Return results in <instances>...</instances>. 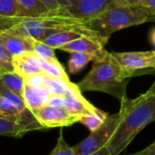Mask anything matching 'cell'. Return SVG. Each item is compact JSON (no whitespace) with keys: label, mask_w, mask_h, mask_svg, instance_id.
I'll return each instance as SVG.
<instances>
[{"label":"cell","mask_w":155,"mask_h":155,"mask_svg":"<svg viewBox=\"0 0 155 155\" xmlns=\"http://www.w3.org/2000/svg\"><path fill=\"white\" fill-rule=\"evenodd\" d=\"M121 118L106 147L110 155H119L149 124L155 121V95L144 93L121 102Z\"/></svg>","instance_id":"cell-1"},{"label":"cell","mask_w":155,"mask_h":155,"mask_svg":"<svg viewBox=\"0 0 155 155\" xmlns=\"http://www.w3.org/2000/svg\"><path fill=\"white\" fill-rule=\"evenodd\" d=\"M130 81L125 70L107 52L101 58L94 60L90 72L77 84L81 92H102L116 98L120 103L126 95Z\"/></svg>","instance_id":"cell-2"},{"label":"cell","mask_w":155,"mask_h":155,"mask_svg":"<svg viewBox=\"0 0 155 155\" xmlns=\"http://www.w3.org/2000/svg\"><path fill=\"white\" fill-rule=\"evenodd\" d=\"M149 21H153L152 16L143 9L123 0H114L102 12L84 22V25L107 43L114 33Z\"/></svg>","instance_id":"cell-3"},{"label":"cell","mask_w":155,"mask_h":155,"mask_svg":"<svg viewBox=\"0 0 155 155\" xmlns=\"http://www.w3.org/2000/svg\"><path fill=\"white\" fill-rule=\"evenodd\" d=\"M83 24L74 18L64 15L57 9L56 11H50L43 16L25 18L8 30L42 41L47 35L59 31L64 26Z\"/></svg>","instance_id":"cell-4"},{"label":"cell","mask_w":155,"mask_h":155,"mask_svg":"<svg viewBox=\"0 0 155 155\" xmlns=\"http://www.w3.org/2000/svg\"><path fill=\"white\" fill-rule=\"evenodd\" d=\"M111 54L130 78L155 74V50Z\"/></svg>","instance_id":"cell-5"},{"label":"cell","mask_w":155,"mask_h":155,"mask_svg":"<svg viewBox=\"0 0 155 155\" xmlns=\"http://www.w3.org/2000/svg\"><path fill=\"white\" fill-rule=\"evenodd\" d=\"M121 118L120 112L108 115L100 128L91 132L90 135L74 147V155H92L106 146L114 133Z\"/></svg>","instance_id":"cell-6"},{"label":"cell","mask_w":155,"mask_h":155,"mask_svg":"<svg viewBox=\"0 0 155 155\" xmlns=\"http://www.w3.org/2000/svg\"><path fill=\"white\" fill-rule=\"evenodd\" d=\"M58 10L82 23L93 18L114 0H57Z\"/></svg>","instance_id":"cell-7"},{"label":"cell","mask_w":155,"mask_h":155,"mask_svg":"<svg viewBox=\"0 0 155 155\" xmlns=\"http://www.w3.org/2000/svg\"><path fill=\"white\" fill-rule=\"evenodd\" d=\"M37 122L46 130L50 128H63L78 123L81 116L73 114L66 110L53 107L51 105H44L33 112Z\"/></svg>","instance_id":"cell-8"},{"label":"cell","mask_w":155,"mask_h":155,"mask_svg":"<svg viewBox=\"0 0 155 155\" xmlns=\"http://www.w3.org/2000/svg\"><path fill=\"white\" fill-rule=\"evenodd\" d=\"M82 36L91 37V38L100 41L104 45H106V42L104 40H103L101 37H99L92 30L86 28L84 25V24L64 26L62 29H60L59 31L47 35L45 38H44L42 40V42H44L47 45L53 47L54 49H58L59 47H61L75 39H78Z\"/></svg>","instance_id":"cell-9"},{"label":"cell","mask_w":155,"mask_h":155,"mask_svg":"<svg viewBox=\"0 0 155 155\" xmlns=\"http://www.w3.org/2000/svg\"><path fill=\"white\" fill-rule=\"evenodd\" d=\"M47 104L53 107L66 110L67 112L81 117L84 115L100 114L104 113L100 109L94 106L91 103H89L83 96V94L68 96L50 95Z\"/></svg>","instance_id":"cell-10"},{"label":"cell","mask_w":155,"mask_h":155,"mask_svg":"<svg viewBox=\"0 0 155 155\" xmlns=\"http://www.w3.org/2000/svg\"><path fill=\"white\" fill-rule=\"evenodd\" d=\"M64 52L73 53V52H81L84 54H91L94 57V59L101 58L106 54L107 51L104 49V45L100 41L87 37L82 36L78 39H75L61 47L58 48Z\"/></svg>","instance_id":"cell-11"},{"label":"cell","mask_w":155,"mask_h":155,"mask_svg":"<svg viewBox=\"0 0 155 155\" xmlns=\"http://www.w3.org/2000/svg\"><path fill=\"white\" fill-rule=\"evenodd\" d=\"M0 42L12 56L33 52V37L19 35L10 30L0 34Z\"/></svg>","instance_id":"cell-12"},{"label":"cell","mask_w":155,"mask_h":155,"mask_svg":"<svg viewBox=\"0 0 155 155\" xmlns=\"http://www.w3.org/2000/svg\"><path fill=\"white\" fill-rule=\"evenodd\" d=\"M43 88H45L50 95L68 96L82 94L77 84H73L70 80L53 78L45 76Z\"/></svg>","instance_id":"cell-13"},{"label":"cell","mask_w":155,"mask_h":155,"mask_svg":"<svg viewBox=\"0 0 155 155\" xmlns=\"http://www.w3.org/2000/svg\"><path fill=\"white\" fill-rule=\"evenodd\" d=\"M50 94L43 87H35L25 83L23 99L26 107L33 113L48 104Z\"/></svg>","instance_id":"cell-14"},{"label":"cell","mask_w":155,"mask_h":155,"mask_svg":"<svg viewBox=\"0 0 155 155\" xmlns=\"http://www.w3.org/2000/svg\"><path fill=\"white\" fill-rule=\"evenodd\" d=\"M13 67L14 72L25 79L34 75H45L44 72L38 66H36V64L31 59L29 53L13 56Z\"/></svg>","instance_id":"cell-15"},{"label":"cell","mask_w":155,"mask_h":155,"mask_svg":"<svg viewBox=\"0 0 155 155\" xmlns=\"http://www.w3.org/2000/svg\"><path fill=\"white\" fill-rule=\"evenodd\" d=\"M29 55L31 59L34 61V63L38 66L45 74V76L53 77V78H59V79H64L69 80V77L67 74L65 73V70L64 69L63 65L58 62H48L38 55H36L34 52H30Z\"/></svg>","instance_id":"cell-16"},{"label":"cell","mask_w":155,"mask_h":155,"mask_svg":"<svg viewBox=\"0 0 155 155\" xmlns=\"http://www.w3.org/2000/svg\"><path fill=\"white\" fill-rule=\"evenodd\" d=\"M18 5L20 17L35 18L45 15L50 12L47 6L40 0H16Z\"/></svg>","instance_id":"cell-17"},{"label":"cell","mask_w":155,"mask_h":155,"mask_svg":"<svg viewBox=\"0 0 155 155\" xmlns=\"http://www.w3.org/2000/svg\"><path fill=\"white\" fill-rule=\"evenodd\" d=\"M0 82L13 93L23 98L24 88L25 84V79L15 72L5 73L0 76Z\"/></svg>","instance_id":"cell-18"},{"label":"cell","mask_w":155,"mask_h":155,"mask_svg":"<svg viewBox=\"0 0 155 155\" xmlns=\"http://www.w3.org/2000/svg\"><path fill=\"white\" fill-rule=\"evenodd\" d=\"M0 117L5 119L7 121L13 122V123H15V124H18L20 125L26 127L24 124L23 119H22L19 112L17 111V109L14 106V104L10 101H8L6 98H5L1 94H0Z\"/></svg>","instance_id":"cell-19"},{"label":"cell","mask_w":155,"mask_h":155,"mask_svg":"<svg viewBox=\"0 0 155 155\" xmlns=\"http://www.w3.org/2000/svg\"><path fill=\"white\" fill-rule=\"evenodd\" d=\"M71 56L68 61V70L70 74H77L82 69H84L88 63L94 60V57L91 54L81 53V52H73L70 53Z\"/></svg>","instance_id":"cell-20"},{"label":"cell","mask_w":155,"mask_h":155,"mask_svg":"<svg viewBox=\"0 0 155 155\" xmlns=\"http://www.w3.org/2000/svg\"><path fill=\"white\" fill-rule=\"evenodd\" d=\"M29 132L31 131L28 128L0 117V135L22 137Z\"/></svg>","instance_id":"cell-21"},{"label":"cell","mask_w":155,"mask_h":155,"mask_svg":"<svg viewBox=\"0 0 155 155\" xmlns=\"http://www.w3.org/2000/svg\"><path fill=\"white\" fill-rule=\"evenodd\" d=\"M33 52L39 57L48 61V62H58L54 49L42 41L33 38Z\"/></svg>","instance_id":"cell-22"},{"label":"cell","mask_w":155,"mask_h":155,"mask_svg":"<svg viewBox=\"0 0 155 155\" xmlns=\"http://www.w3.org/2000/svg\"><path fill=\"white\" fill-rule=\"evenodd\" d=\"M109 114L105 112L100 114H88V115H84L81 117L79 123L86 126L90 132H94L98 128L101 127V125L104 124V120Z\"/></svg>","instance_id":"cell-23"},{"label":"cell","mask_w":155,"mask_h":155,"mask_svg":"<svg viewBox=\"0 0 155 155\" xmlns=\"http://www.w3.org/2000/svg\"><path fill=\"white\" fill-rule=\"evenodd\" d=\"M19 5L16 0H0V15L4 17H20Z\"/></svg>","instance_id":"cell-24"},{"label":"cell","mask_w":155,"mask_h":155,"mask_svg":"<svg viewBox=\"0 0 155 155\" xmlns=\"http://www.w3.org/2000/svg\"><path fill=\"white\" fill-rule=\"evenodd\" d=\"M14 72L13 67V56L9 54L4 45L0 42V73H11Z\"/></svg>","instance_id":"cell-25"},{"label":"cell","mask_w":155,"mask_h":155,"mask_svg":"<svg viewBox=\"0 0 155 155\" xmlns=\"http://www.w3.org/2000/svg\"><path fill=\"white\" fill-rule=\"evenodd\" d=\"M49 155H74V147L69 146L64 138L63 128L60 129V134L55 147Z\"/></svg>","instance_id":"cell-26"},{"label":"cell","mask_w":155,"mask_h":155,"mask_svg":"<svg viewBox=\"0 0 155 155\" xmlns=\"http://www.w3.org/2000/svg\"><path fill=\"white\" fill-rule=\"evenodd\" d=\"M25 17H4L1 16L0 17V34L10 29L11 27H13L14 25H17L18 23L22 22L23 20H25Z\"/></svg>","instance_id":"cell-27"},{"label":"cell","mask_w":155,"mask_h":155,"mask_svg":"<svg viewBox=\"0 0 155 155\" xmlns=\"http://www.w3.org/2000/svg\"><path fill=\"white\" fill-rule=\"evenodd\" d=\"M136 6L146 11L153 20V16L155 15V0H142Z\"/></svg>","instance_id":"cell-28"},{"label":"cell","mask_w":155,"mask_h":155,"mask_svg":"<svg viewBox=\"0 0 155 155\" xmlns=\"http://www.w3.org/2000/svg\"><path fill=\"white\" fill-rule=\"evenodd\" d=\"M128 155H155V141L153 143H151L148 147H146L145 149H143L138 153Z\"/></svg>","instance_id":"cell-29"},{"label":"cell","mask_w":155,"mask_h":155,"mask_svg":"<svg viewBox=\"0 0 155 155\" xmlns=\"http://www.w3.org/2000/svg\"><path fill=\"white\" fill-rule=\"evenodd\" d=\"M43 2L50 11H56L59 8V4L57 0H40Z\"/></svg>","instance_id":"cell-30"},{"label":"cell","mask_w":155,"mask_h":155,"mask_svg":"<svg viewBox=\"0 0 155 155\" xmlns=\"http://www.w3.org/2000/svg\"><path fill=\"white\" fill-rule=\"evenodd\" d=\"M92 155H110V153H109V150L106 146L103 147L102 149H100L99 151H97L96 153H93Z\"/></svg>","instance_id":"cell-31"},{"label":"cell","mask_w":155,"mask_h":155,"mask_svg":"<svg viewBox=\"0 0 155 155\" xmlns=\"http://www.w3.org/2000/svg\"><path fill=\"white\" fill-rule=\"evenodd\" d=\"M124 2H125L126 4L130 5H134V6H136L142 0H123Z\"/></svg>","instance_id":"cell-32"},{"label":"cell","mask_w":155,"mask_h":155,"mask_svg":"<svg viewBox=\"0 0 155 155\" xmlns=\"http://www.w3.org/2000/svg\"><path fill=\"white\" fill-rule=\"evenodd\" d=\"M150 40H151V43L153 44V47H154L155 50V27L153 29V31L151 32V35H150Z\"/></svg>","instance_id":"cell-33"},{"label":"cell","mask_w":155,"mask_h":155,"mask_svg":"<svg viewBox=\"0 0 155 155\" xmlns=\"http://www.w3.org/2000/svg\"><path fill=\"white\" fill-rule=\"evenodd\" d=\"M147 94H153L155 95V80L154 82H153V84H152V86L149 88V90L146 92Z\"/></svg>","instance_id":"cell-34"},{"label":"cell","mask_w":155,"mask_h":155,"mask_svg":"<svg viewBox=\"0 0 155 155\" xmlns=\"http://www.w3.org/2000/svg\"><path fill=\"white\" fill-rule=\"evenodd\" d=\"M153 22H155V15L154 16H153Z\"/></svg>","instance_id":"cell-35"},{"label":"cell","mask_w":155,"mask_h":155,"mask_svg":"<svg viewBox=\"0 0 155 155\" xmlns=\"http://www.w3.org/2000/svg\"><path fill=\"white\" fill-rule=\"evenodd\" d=\"M0 76H1V73H0Z\"/></svg>","instance_id":"cell-36"},{"label":"cell","mask_w":155,"mask_h":155,"mask_svg":"<svg viewBox=\"0 0 155 155\" xmlns=\"http://www.w3.org/2000/svg\"><path fill=\"white\" fill-rule=\"evenodd\" d=\"M0 17H1V15H0Z\"/></svg>","instance_id":"cell-37"}]
</instances>
